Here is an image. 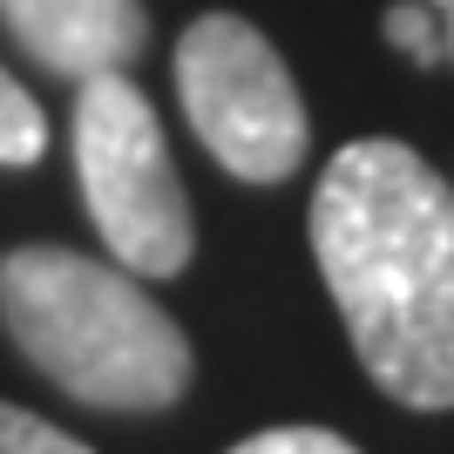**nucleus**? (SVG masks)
Listing matches in <instances>:
<instances>
[{"instance_id":"7","label":"nucleus","mask_w":454,"mask_h":454,"mask_svg":"<svg viewBox=\"0 0 454 454\" xmlns=\"http://www.w3.org/2000/svg\"><path fill=\"white\" fill-rule=\"evenodd\" d=\"M387 41H394L400 55H414L420 68L448 55V35H441V14L427 7V0H400L394 14H387Z\"/></svg>"},{"instance_id":"4","label":"nucleus","mask_w":454,"mask_h":454,"mask_svg":"<svg viewBox=\"0 0 454 454\" xmlns=\"http://www.w3.org/2000/svg\"><path fill=\"white\" fill-rule=\"evenodd\" d=\"M176 95L197 143L245 184H285L305 163V102L251 20L204 14L176 41Z\"/></svg>"},{"instance_id":"10","label":"nucleus","mask_w":454,"mask_h":454,"mask_svg":"<svg viewBox=\"0 0 454 454\" xmlns=\"http://www.w3.org/2000/svg\"><path fill=\"white\" fill-rule=\"evenodd\" d=\"M427 7L441 14V35H448V55H454V0H427Z\"/></svg>"},{"instance_id":"9","label":"nucleus","mask_w":454,"mask_h":454,"mask_svg":"<svg viewBox=\"0 0 454 454\" xmlns=\"http://www.w3.org/2000/svg\"><path fill=\"white\" fill-rule=\"evenodd\" d=\"M231 454H360V448L340 441V434H325V427H271V434L238 441Z\"/></svg>"},{"instance_id":"6","label":"nucleus","mask_w":454,"mask_h":454,"mask_svg":"<svg viewBox=\"0 0 454 454\" xmlns=\"http://www.w3.org/2000/svg\"><path fill=\"white\" fill-rule=\"evenodd\" d=\"M41 150H48V122H41L35 95L0 68V163L20 170V163H41Z\"/></svg>"},{"instance_id":"5","label":"nucleus","mask_w":454,"mask_h":454,"mask_svg":"<svg viewBox=\"0 0 454 454\" xmlns=\"http://www.w3.org/2000/svg\"><path fill=\"white\" fill-rule=\"evenodd\" d=\"M0 27L68 82L122 75L150 41L143 0H0Z\"/></svg>"},{"instance_id":"8","label":"nucleus","mask_w":454,"mask_h":454,"mask_svg":"<svg viewBox=\"0 0 454 454\" xmlns=\"http://www.w3.org/2000/svg\"><path fill=\"white\" fill-rule=\"evenodd\" d=\"M0 454H95V448H82L75 434L35 420L27 407H7V400H0Z\"/></svg>"},{"instance_id":"1","label":"nucleus","mask_w":454,"mask_h":454,"mask_svg":"<svg viewBox=\"0 0 454 454\" xmlns=\"http://www.w3.org/2000/svg\"><path fill=\"white\" fill-rule=\"evenodd\" d=\"M312 251L380 394L454 407V190L407 143H346L312 197Z\"/></svg>"},{"instance_id":"3","label":"nucleus","mask_w":454,"mask_h":454,"mask_svg":"<svg viewBox=\"0 0 454 454\" xmlns=\"http://www.w3.org/2000/svg\"><path fill=\"white\" fill-rule=\"evenodd\" d=\"M75 176L102 245L122 271L176 278L190 265L197 224L170 170V143L150 95L129 75H89L75 95Z\"/></svg>"},{"instance_id":"2","label":"nucleus","mask_w":454,"mask_h":454,"mask_svg":"<svg viewBox=\"0 0 454 454\" xmlns=\"http://www.w3.org/2000/svg\"><path fill=\"white\" fill-rule=\"evenodd\" d=\"M0 325L20 360L68 400L109 414H156L190 387V340L143 278L61 245L0 258Z\"/></svg>"}]
</instances>
